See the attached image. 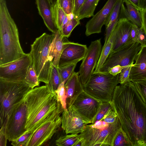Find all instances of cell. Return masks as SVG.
Segmentation results:
<instances>
[{"mask_svg": "<svg viewBox=\"0 0 146 146\" xmlns=\"http://www.w3.org/2000/svg\"><path fill=\"white\" fill-rule=\"evenodd\" d=\"M111 102L132 146H146V102L133 83L117 85Z\"/></svg>", "mask_w": 146, "mask_h": 146, "instance_id": "6da1fadb", "label": "cell"}, {"mask_svg": "<svg viewBox=\"0 0 146 146\" xmlns=\"http://www.w3.org/2000/svg\"><path fill=\"white\" fill-rule=\"evenodd\" d=\"M24 100L27 107L25 133L35 132L55 111L62 107L55 92L50 91L46 85L32 89Z\"/></svg>", "mask_w": 146, "mask_h": 146, "instance_id": "7a4b0ae2", "label": "cell"}, {"mask_svg": "<svg viewBox=\"0 0 146 146\" xmlns=\"http://www.w3.org/2000/svg\"><path fill=\"white\" fill-rule=\"evenodd\" d=\"M17 26L8 9L5 0H0V65L24 56Z\"/></svg>", "mask_w": 146, "mask_h": 146, "instance_id": "3957f363", "label": "cell"}, {"mask_svg": "<svg viewBox=\"0 0 146 146\" xmlns=\"http://www.w3.org/2000/svg\"><path fill=\"white\" fill-rule=\"evenodd\" d=\"M121 127L119 118L112 123H107L102 119L87 124L79 134L82 146H112L114 137Z\"/></svg>", "mask_w": 146, "mask_h": 146, "instance_id": "277c9868", "label": "cell"}, {"mask_svg": "<svg viewBox=\"0 0 146 146\" xmlns=\"http://www.w3.org/2000/svg\"><path fill=\"white\" fill-rule=\"evenodd\" d=\"M32 89L24 81L12 82L0 78V127L13 109Z\"/></svg>", "mask_w": 146, "mask_h": 146, "instance_id": "5b68a950", "label": "cell"}, {"mask_svg": "<svg viewBox=\"0 0 146 146\" xmlns=\"http://www.w3.org/2000/svg\"><path fill=\"white\" fill-rule=\"evenodd\" d=\"M119 74L113 76L109 73H93L88 81L83 86L84 90L102 102H111L119 84Z\"/></svg>", "mask_w": 146, "mask_h": 146, "instance_id": "8992f818", "label": "cell"}, {"mask_svg": "<svg viewBox=\"0 0 146 146\" xmlns=\"http://www.w3.org/2000/svg\"><path fill=\"white\" fill-rule=\"evenodd\" d=\"M54 34L46 33L36 38L31 45L30 53L33 60V65L39 81L46 84L49 82L50 72L46 64L50 48L54 37Z\"/></svg>", "mask_w": 146, "mask_h": 146, "instance_id": "52a82bcc", "label": "cell"}, {"mask_svg": "<svg viewBox=\"0 0 146 146\" xmlns=\"http://www.w3.org/2000/svg\"><path fill=\"white\" fill-rule=\"evenodd\" d=\"M142 47L139 43L134 42L111 52L98 72L108 73L109 69L115 66H125L134 64Z\"/></svg>", "mask_w": 146, "mask_h": 146, "instance_id": "ba28073f", "label": "cell"}, {"mask_svg": "<svg viewBox=\"0 0 146 146\" xmlns=\"http://www.w3.org/2000/svg\"><path fill=\"white\" fill-rule=\"evenodd\" d=\"M27 115V107L24 99L13 109L2 125L5 126L9 141L15 140L26 132Z\"/></svg>", "mask_w": 146, "mask_h": 146, "instance_id": "9c48e42d", "label": "cell"}, {"mask_svg": "<svg viewBox=\"0 0 146 146\" xmlns=\"http://www.w3.org/2000/svg\"><path fill=\"white\" fill-rule=\"evenodd\" d=\"M33 63L30 52L15 61L0 65V78L12 82L24 81L28 69Z\"/></svg>", "mask_w": 146, "mask_h": 146, "instance_id": "30bf717a", "label": "cell"}, {"mask_svg": "<svg viewBox=\"0 0 146 146\" xmlns=\"http://www.w3.org/2000/svg\"><path fill=\"white\" fill-rule=\"evenodd\" d=\"M64 110L62 107L58 108L35 131L28 146L42 145L50 139L61 127L62 118L60 115Z\"/></svg>", "mask_w": 146, "mask_h": 146, "instance_id": "8fae6325", "label": "cell"}, {"mask_svg": "<svg viewBox=\"0 0 146 146\" xmlns=\"http://www.w3.org/2000/svg\"><path fill=\"white\" fill-rule=\"evenodd\" d=\"M102 102L84 91L68 106H71L88 124L92 123Z\"/></svg>", "mask_w": 146, "mask_h": 146, "instance_id": "7c38bea8", "label": "cell"}, {"mask_svg": "<svg viewBox=\"0 0 146 146\" xmlns=\"http://www.w3.org/2000/svg\"><path fill=\"white\" fill-rule=\"evenodd\" d=\"M101 40L100 38L91 42L82 60L78 72L83 86L88 81L96 66L102 47Z\"/></svg>", "mask_w": 146, "mask_h": 146, "instance_id": "4fadbf2b", "label": "cell"}, {"mask_svg": "<svg viewBox=\"0 0 146 146\" xmlns=\"http://www.w3.org/2000/svg\"><path fill=\"white\" fill-rule=\"evenodd\" d=\"M118 0H108L102 9L87 22L85 26V33L87 36L101 33L102 27L105 24Z\"/></svg>", "mask_w": 146, "mask_h": 146, "instance_id": "5bb4252c", "label": "cell"}, {"mask_svg": "<svg viewBox=\"0 0 146 146\" xmlns=\"http://www.w3.org/2000/svg\"><path fill=\"white\" fill-rule=\"evenodd\" d=\"M62 113L61 127L66 134H79L88 124L71 106Z\"/></svg>", "mask_w": 146, "mask_h": 146, "instance_id": "9a60e30c", "label": "cell"}, {"mask_svg": "<svg viewBox=\"0 0 146 146\" xmlns=\"http://www.w3.org/2000/svg\"><path fill=\"white\" fill-rule=\"evenodd\" d=\"M133 24L125 17H121L118 20L113 31L114 38L111 52L122 46L134 42L130 38Z\"/></svg>", "mask_w": 146, "mask_h": 146, "instance_id": "2e32d148", "label": "cell"}, {"mask_svg": "<svg viewBox=\"0 0 146 146\" xmlns=\"http://www.w3.org/2000/svg\"><path fill=\"white\" fill-rule=\"evenodd\" d=\"M88 48L86 45L71 42L62 52L58 67L82 60L85 56Z\"/></svg>", "mask_w": 146, "mask_h": 146, "instance_id": "e0dca14e", "label": "cell"}, {"mask_svg": "<svg viewBox=\"0 0 146 146\" xmlns=\"http://www.w3.org/2000/svg\"><path fill=\"white\" fill-rule=\"evenodd\" d=\"M38 13L48 29L52 33L58 29L54 17V10L50 0H36Z\"/></svg>", "mask_w": 146, "mask_h": 146, "instance_id": "ac0fdd59", "label": "cell"}, {"mask_svg": "<svg viewBox=\"0 0 146 146\" xmlns=\"http://www.w3.org/2000/svg\"><path fill=\"white\" fill-rule=\"evenodd\" d=\"M132 66L129 74L130 81L146 79V45L142 47Z\"/></svg>", "mask_w": 146, "mask_h": 146, "instance_id": "d6986e66", "label": "cell"}, {"mask_svg": "<svg viewBox=\"0 0 146 146\" xmlns=\"http://www.w3.org/2000/svg\"><path fill=\"white\" fill-rule=\"evenodd\" d=\"M54 37L51 44L48 57L53 60L52 64L58 67L60 55L64 49L71 43L59 29L54 33Z\"/></svg>", "mask_w": 146, "mask_h": 146, "instance_id": "ffe728a7", "label": "cell"}, {"mask_svg": "<svg viewBox=\"0 0 146 146\" xmlns=\"http://www.w3.org/2000/svg\"><path fill=\"white\" fill-rule=\"evenodd\" d=\"M67 106L80 93L84 91L78 72H74L65 84Z\"/></svg>", "mask_w": 146, "mask_h": 146, "instance_id": "44dd1931", "label": "cell"}, {"mask_svg": "<svg viewBox=\"0 0 146 146\" xmlns=\"http://www.w3.org/2000/svg\"><path fill=\"white\" fill-rule=\"evenodd\" d=\"M123 0H118L114 6L105 24L106 34L104 44H106L117 22L121 18V12Z\"/></svg>", "mask_w": 146, "mask_h": 146, "instance_id": "7402d4cb", "label": "cell"}, {"mask_svg": "<svg viewBox=\"0 0 146 146\" xmlns=\"http://www.w3.org/2000/svg\"><path fill=\"white\" fill-rule=\"evenodd\" d=\"M123 2L121 5V14L123 15L133 24L139 28L142 27V22L140 11L129 4H126L125 7Z\"/></svg>", "mask_w": 146, "mask_h": 146, "instance_id": "603a6c76", "label": "cell"}, {"mask_svg": "<svg viewBox=\"0 0 146 146\" xmlns=\"http://www.w3.org/2000/svg\"><path fill=\"white\" fill-rule=\"evenodd\" d=\"M114 38L113 34L112 32L106 44L105 45L103 46L102 47L99 58L93 73H97L99 72L109 55L111 53L113 46Z\"/></svg>", "mask_w": 146, "mask_h": 146, "instance_id": "cb8c5ba5", "label": "cell"}, {"mask_svg": "<svg viewBox=\"0 0 146 146\" xmlns=\"http://www.w3.org/2000/svg\"><path fill=\"white\" fill-rule=\"evenodd\" d=\"M98 0H85L79 10L77 17L80 20L94 15V12Z\"/></svg>", "mask_w": 146, "mask_h": 146, "instance_id": "d4e9b609", "label": "cell"}, {"mask_svg": "<svg viewBox=\"0 0 146 146\" xmlns=\"http://www.w3.org/2000/svg\"><path fill=\"white\" fill-rule=\"evenodd\" d=\"M62 82L58 67L52 64L51 66L49 82L46 85L50 91L55 92Z\"/></svg>", "mask_w": 146, "mask_h": 146, "instance_id": "484cf974", "label": "cell"}, {"mask_svg": "<svg viewBox=\"0 0 146 146\" xmlns=\"http://www.w3.org/2000/svg\"><path fill=\"white\" fill-rule=\"evenodd\" d=\"M78 133L66 134L60 136L55 141L58 146H73L79 139Z\"/></svg>", "mask_w": 146, "mask_h": 146, "instance_id": "4316f807", "label": "cell"}, {"mask_svg": "<svg viewBox=\"0 0 146 146\" xmlns=\"http://www.w3.org/2000/svg\"><path fill=\"white\" fill-rule=\"evenodd\" d=\"M53 9L56 24L58 29L61 31L62 23L66 14L61 7L58 0Z\"/></svg>", "mask_w": 146, "mask_h": 146, "instance_id": "83f0119b", "label": "cell"}, {"mask_svg": "<svg viewBox=\"0 0 146 146\" xmlns=\"http://www.w3.org/2000/svg\"><path fill=\"white\" fill-rule=\"evenodd\" d=\"M24 82L32 89L39 86L40 82L33 64L28 69Z\"/></svg>", "mask_w": 146, "mask_h": 146, "instance_id": "f1b7e54d", "label": "cell"}, {"mask_svg": "<svg viewBox=\"0 0 146 146\" xmlns=\"http://www.w3.org/2000/svg\"><path fill=\"white\" fill-rule=\"evenodd\" d=\"M132 146V145L121 127L114 137L112 146Z\"/></svg>", "mask_w": 146, "mask_h": 146, "instance_id": "f546056e", "label": "cell"}, {"mask_svg": "<svg viewBox=\"0 0 146 146\" xmlns=\"http://www.w3.org/2000/svg\"><path fill=\"white\" fill-rule=\"evenodd\" d=\"M78 62L58 67V70L62 82L66 81L74 72V69Z\"/></svg>", "mask_w": 146, "mask_h": 146, "instance_id": "4dcf8cb0", "label": "cell"}, {"mask_svg": "<svg viewBox=\"0 0 146 146\" xmlns=\"http://www.w3.org/2000/svg\"><path fill=\"white\" fill-rule=\"evenodd\" d=\"M80 20L77 18L68 20L67 23L62 28L61 31L63 36L68 38L75 28L80 24Z\"/></svg>", "mask_w": 146, "mask_h": 146, "instance_id": "1f68e13d", "label": "cell"}, {"mask_svg": "<svg viewBox=\"0 0 146 146\" xmlns=\"http://www.w3.org/2000/svg\"><path fill=\"white\" fill-rule=\"evenodd\" d=\"M66 82V81H64L62 82L55 92L57 95L58 100L60 103L64 110H67L66 96L65 88V84Z\"/></svg>", "mask_w": 146, "mask_h": 146, "instance_id": "d6a6232c", "label": "cell"}, {"mask_svg": "<svg viewBox=\"0 0 146 146\" xmlns=\"http://www.w3.org/2000/svg\"><path fill=\"white\" fill-rule=\"evenodd\" d=\"M34 133V131L25 133L18 138L11 142L14 146H28Z\"/></svg>", "mask_w": 146, "mask_h": 146, "instance_id": "836d02e7", "label": "cell"}, {"mask_svg": "<svg viewBox=\"0 0 146 146\" xmlns=\"http://www.w3.org/2000/svg\"><path fill=\"white\" fill-rule=\"evenodd\" d=\"M111 107V101L102 102L92 123L101 119Z\"/></svg>", "mask_w": 146, "mask_h": 146, "instance_id": "e575fe53", "label": "cell"}, {"mask_svg": "<svg viewBox=\"0 0 146 146\" xmlns=\"http://www.w3.org/2000/svg\"><path fill=\"white\" fill-rule=\"evenodd\" d=\"M133 64L126 66L121 71L119 74V82L120 84H123L127 82L130 81L129 74L132 66Z\"/></svg>", "mask_w": 146, "mask_h": 146, "instance_id": "d590c367", "label": "cell"}, {"mask_svg": "<svg viewBox=\"0 0 146 146\" xmlns=\"http://www.w3.org/2000/svg\"><path fill=\"white\" fill-rule=\"evenodd\" d=\"M111 106V107L109 109L102 118L104 121L109 123L114 122L118 119L112 104Z\"/></svg>", "mask_w": 146, "mask_h": 146, "instance_id": "8d00e7d4", "label": "cell"}, {"mask_svg": "<svg viewBox=\"0 0 146 146\" xmlns=\"http://www.w3.org/2000/svg\"><path fill=\"white\" fill-rule=\"evenodd\" d=\"M132 82L146 102V79Z\"/></svg>", "mask_w": 146, "mask_h": 146, "instance_id": "74e56055", "label": "cell"}, {"mask_svg": "<svg viewBox=\"0 0 146 146\" xmlns=\"http://www.w3.org/2000/svg\"><path fill=\"white\" fill-rule=\"evenodd\" d=\"M62 8L66 15L72 12L73 0H58Z\"/></svg>", "mask_w": 146, "mask_h": 146, "instance_id": "f35d334b", "label": "cell"}, {"mask_svg": "<svg viewBox=\"0 0 146 146\" xmlns=\"http://www.w3.org/2000/svg\"><path fill=\"white\" fill-rule=\"evenodd\" d=\"M7 140L5 126L3 125L1 127L0 130V146H6Z\"/></svg>", "mask_w": 146, "mask_h": 146, "instance_id": "ab89813d", "label": "cell"}, {"mask_svg": "<svg viewBox=\"0 0 146 146\" xmlns=\"http://www.w3.org/2000/svg\"><path fill=\"white\" fill-rule=\"evenodd\" d=\"M139 29V28L137 26L133 24L131 33L130 38L133 42H138Z\"/></svg>", "mask_w": 146, "mask_h": 146, "instance_id": "60d3db41", "label": "cell"}, {"mask_svg": "<svg viewBox=\"0 0 146 146\" xmlns=\"http://www.w3.org/2000/svg\"><path fill=\"white\" fill-rule=\"evenodd\" d=\"M126 66H122L118 65H117L110 68L108 70V72L113 76H116L119 74L122 70Z\"/></svg>", "mask_w": 146, "mask_h": 146, "instance_id": "b9f144b4", "label": "cell"}, {"mask_svg": "<svg viewBox=\"0 0 146 146\" xmlns=\"http://www.w3.org/2000/svg\"><path fill=\"white\" fill-rule=\"evenodd\" d=\"M85 0H75L74 6L73 13L77 17L78 12Z\"/></svg>", "mask_w": 146, "mask_h": 146, "instance_id": "7bdbcfd3", "label": "cell"}, {"mask_svg": "<svg viewBox=\"0 0 146 146\" xmlns=\"http://www.w3.org/2000/svg\"><path fill=\"white\" fill-rule=\"evenodd\" d=\"M140 11L142 22V27L141 28L146 33V9Z\"/></svg>", "mask_w": 146, "mask_h": 146, "instance_id": "ee69618b", "label": "cell"}, {"mask_svg": "<svg viewBox=\"0 0 146 146\" xmlns=\"http://www.w3.org/2000/svg\"><path fill=\"white\" fill-rule=\"evenodd\" d=\"M123 1L124 3H125L126 4H130L139 11H140L139 6V0H123Z\"/></svg>", "mask_w": 146, "mask_h": 146, "instance_id": "f6af8a7d", "label": "cell"}, {"mask_svg": "<svg viewBox=\"0 0 146 146\" xmlns=\"http://www.w3.org/2000/svg\"><path fill=\"white\" fill-rule=\"evenodd\" d=\"M139 6L140 11L146 9V0H139Z\"/></svg>", "mask_w": 146, "mask_h": 146, "instance_id": "bcb514c9", "label": "cell"}, {"mask_svg": "<svg viewBox=\"0 0 146 146\" xmlns=\"http://www.w3.org/2000/svg\"><path fill=\"white\" fill-rule=\"evenodd\" d=\"M82 146V143L81 141L79 139L76 142L73 146Z\"/></svg>", "mask_w": 146, "mask_h": 146, "instance_id": "7dc6e473", "label": "cell"}, {"mask_svg": "<svg viewBox=\"0 0 146 146\" xmlns=\"http://www.w3.org/2000/svg\"><path fill=\"white\" fill-rule=\"evenodd\" d=\"M50 1L53 8L57 3L58 0H50Z\"/></svg>", "mask_w": 146, "mask_h": 146, "instance_id": "c3c4849f", "label": "cell"}, {"mask_svg": "<svg viewBox=\"0 0 146 146\" xmlns=\"http://www.w3.org/2000/svg\"><path fill=\"white\" fill-rule=\"evenodd\" d=\"M74 3H75V0H73V7H72V12H73V10L74 9Z\"/></svg>", "mask_w": 146, "mask_h": 146, "instance_id": "681fc988", "label": "cell"}, {"mask_svg": "<svg viewBox=\"0 0 146 146\" xmlns=\"http://www.w3.org/2000/svg\"><path fill=\"white\" fill-rule=\"evenodd\" d=\"M100 0H98L99 1H100Z\"/></svg>", "mask_w": 146, "mask_h": 146, "instance_id": "f907efd6", "label": "cell"}]
</instances>
